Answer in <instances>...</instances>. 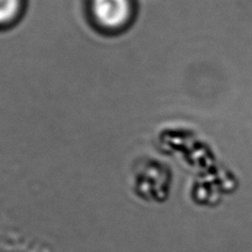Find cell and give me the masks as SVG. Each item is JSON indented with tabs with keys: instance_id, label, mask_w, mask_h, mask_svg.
Wrapping results in <instances>:
<instances>
[{
	"instance_id": "1",
	"label": "cell",
	"mask_w": 252,
	"mask_h": 252,
	"mask_svg": "<svg viewBox=\"0 0 252 252\" xmlns=\"http://www.w3.org/2000/svg\"><path fill=\"white\" fill-rule=\"evenodd\" d=\"M91 10L96 24L110 31L122 29L132 16L130 0H93Z\"/></svg>"
},
{
	"instance_id": "2",
	"label": "cell",
	"mask_w": 252,
	"mask_h": 252,
	"mask_svg": "<svg viewBox=\"0 0 252 252\" xmlns=\"http://www.w3.org/2000/svg\"><path fill=\"white\" fill-rule=\"evenodd\" d=\"M21 0H0V25L9 24L17 16Z\"/></svg>"
}]
</instances>
